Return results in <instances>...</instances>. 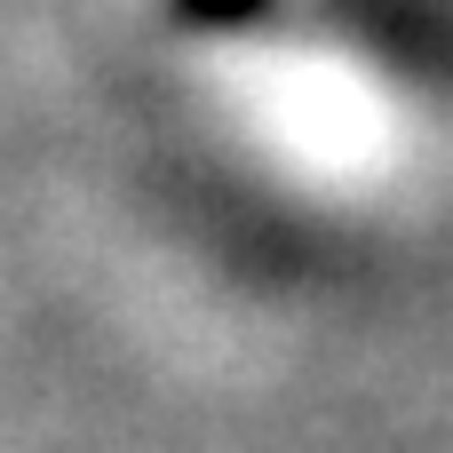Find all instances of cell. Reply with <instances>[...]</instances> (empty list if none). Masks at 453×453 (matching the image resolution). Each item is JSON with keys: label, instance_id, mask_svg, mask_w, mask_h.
<instances>
[{"label": "cell", "instance_id": "cell-1", "mask_svg": "<svg viewBox=\"0 0 453 453\" xmlns=\"http://www.w3.org/2000/svg\"><path fill=\"white\" fill-rule=\"evenodd\" d=\"M183 8V24H199V32H247V24H263L279 0H175Z\"/></svg>", "mask_w": 453, "mask_h": 453}]
</instances>
